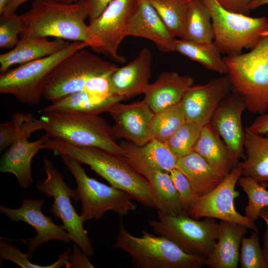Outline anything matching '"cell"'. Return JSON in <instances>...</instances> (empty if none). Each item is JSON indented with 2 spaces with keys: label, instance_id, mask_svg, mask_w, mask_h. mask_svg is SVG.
Here are the masks:
<instances>
[{
  "label": "cell",
  "instance_id": "38",
  "mask_svg": "<svg viewBox=\"0 0 268 268\" xmlns=\"http://www.w3.org/2000/svg\"><path fill=\"white\" fill-rule=\"evenodd\" d=\"M25 28L24 23L20 15L15 13L1 14L0 17V48H13L19 39Z\"/></svg>",
  "mask_w": 268,
  "mask_h": 268
},
{
  "label": "cell",
  "instance_id": "6",
  "mask_svg": "<svg viewBox=\"0 0 268 268\" xmlns=\"http://www.w3.org/2000/svg\"><path fill=\"white\" fill-rule=\"evenodd\" d=\"M59 155L75 180L76 199L77 202H81L79 214L83 223L89 220H98L108 211L122 216L136 210V205L132 202L133 198L129 194L90 177L81 163L72 156L64 154Z\"/></svg>",
  "mask_w": 268,
  "mask_h": 268
},
{
  "label": "cell",
  "instance_id": "2",
  "mask_svg": "<svg viewBox=\"0 0 268 268\" xmlns=\"http://www.w3.org/2000/svg\"><path fill=\"white\" fill-rule=\"evenodd\" d=\"M43 149L59 155L72 156L80 163L89 166L111 186L127 193L141 205L155 208L148 181L125 157L99 148L77 146L49 137L44 143Z\"/></svg>",
  "mask_w": 268,
  "mask_h": 268
},
{
  "label": "cell",
  "instance_id": "41",
  "mask_svg": "<svg viewBox=\"0 0 268 268\" xmlns=\"http://www.w3.org/2000/svg\"><path fill=\"white\" fill-rule=\"evenodd\" d=\"M73 252L71 253L67 268H93L94 266L86 255L75 243L73 245Z\"/></svg>",
  "mask_w": 268,
  "mask_h": 268
},
{
  "label": "cell",
  "instance_id": "12",
  "mask_svg": "<svg viewBox=\"0 0 268 268\" xmlns=\"http://www.w3.org/2000/svg\"><path fill=\"white\" fill-rule=\"evenodd\" d=\"M242 176L241 170L235 167L216 187L199 198L188 214L197 219L210 217L237 223L259 232L255 223L239 213L235 207V200L239 195L235 186Z\"/></svg>",
  "mask_w": 268,
  "mask_h": 268
},
{
  "label": "cell",
  "instance_id": "4",
  "mask_svg": "<svg viewBox=\"0 0 268 268\" xmlns=\"http://www.w3.org/2000/svg\"><path fill=\"white\" fill-rule=\"evenodd\" d=\"M232 92L241 96L246 110L263 114L268 108V36L249 52L223 58Z\"/></svg>",
  "mask_w": 268,
  "mask_h": 268
},
{
  "label": "cell",
  "instance_id": "5",
  "mask_svg": "<svg viewBox=\"0 0 268 268\" xmlns=\"http://www.w3.org/2000/svg\"><path fill=\"white\" fill-rule=\"evenodd\" d=\"M49 138L81 146L99 148L125 157L107 122L99 115L70 112H49L40 118Z\"/></svg>",
  "mask_w": 268,
  "mask_h": 268
},
{
  "label": "cell",
  "instance_id": "34",
  "mask_svg": "<svg viewBox=\"0 0 268 268\" xmlns=\"http://www.w3.org/2000/svg\"><path fill=\"white\" fill-rule=\"evenodd\" d=\"M237 184L248 197L244 215L254 222L259 218L261 210L268 207V191L265 186L249 177L241 176Z\"/></svg>",
  "mask_w": 268,
  "mask_h": 268
},
{
  "label": "cell",
  "instance_id": "39",
  "mask_svg": "<svg viewBox=\"0 0 268 268\" xmlns=\"http://www.w3.org/2000/svg\"><path fill=\"white\" fill-rule=\"evenodd\" d=\"M171 179L179 194L184 212L188 214L190 208L199 197L185 175L176 168L170 172Z\"/></svg>",
  "mask_w": 268,
  "mask_h": 268
},
{
  "label": "cell",
  "instance_id": "25",
  "mask_svg": "<svg viewBox=\"0 0 268 268\" xmlns=\"http://www.w3.org/2000/svg\"><path fill=\"white\" fill-rule=\"evenodd\" d=\"M122 100L115 95L105 96L84 88L52 102L40 110L39 113L70 112L99 115L108 112L115 104Z\"/></svg>",
  "mask_w": 268,
  "mask_h": 268
},
{
  "label": "cell",
  "instance_id": "16",
  "mask_svg": "<svg viewBox=\"0 0 268 268\" xmlns=\"http://www.w3.org/2000/svg\"><path fill=\"white\" fill-rule=\"evenodd\" d=\"M232 91L227 75L209 80L204 84L192 86L181 101L186 121L202 127L209 124L222 101Z\"/></svg>",
  "mask_w": 268,
  "mask_h": 268
},
{
  "label": "cell",
  "instance_id": "8",
  "mask_svg": "<svg viewBox=\"0 0 268 268\" xmlns=\"http://www.w3.org/2000/svg\"><path fill=\"white\" fill-rule=\"evenodd\" d=\"M118 67L85 48L61 62L46 79L43 97L53 102L84 89L93 79L112 74Z\"/></svg>",
  "mask_w": 268,
  "mask_h": 268
},
{
  "label": "cell",
  "instance_id": "19",
  "mask_svg": "<svg viewBox=\"0 0 268 268\" xmlns=\"http://www.w3.org/2000/svg\"><path fill=\"white\" fill-rule=\"evenodd\" d=\"M127 36L148 39L164 53L174 51L177 39L146 0H135L128 21Z\"/></svg>",
  "mask_w": 268,
  "mask_h": 268
},
{
  "label": "cell",
  "instance_id": "17",
  "mask_svg": "<svg viewBox=\"0 0 268 268\" xmlns=\"http://www.w3.org/2000/svg\"><path fill=\"white\" fill-rule=\"evenodd\" d=\"M108 113L114 121L111 128L115 139L122 138L138 146L152 139L151 126L155 113L144 100L129 104L117 102Z\"/></svg>",
  "mask_w": 268,
  "mask_h": 268
},
{
  "label": "cell",
  "instance_id": "45",
  "mask_svg": "<svg viewBox=\"0 0 268 268\" xmlns=\"http://www.w3.org/2000/svg\"><path fill=\"white\" fill-rule=\"evenodd\" d=\"M260 217L264 219L267 226L266 230L263 235V248L262 251L268 266V207H265L261 210Z\"/></svg>",
  "mask_w": 268,
  "mask_h": 268
},
{
  "label": "cell",
  "instance_id": "20",
  "mask_svg": "<svg viewBox=\"0 0 268 268\" xmlns=\"http://www.w3.org/2000/svg\"><path fill=\"white\" fill-rule=\"evenodd\" d=\"M152 56L147 48L140 50L137 56L121 67H118L109 78L110 93L123 100L143 92L151 77Z\"/></svg>",
  "mask_w": 268,
  "mask_h": 268
},
{
  "label": "cell",
  "instance_id": "35",
  "mask_svg": "<svg viewBox=\"0 0 268 268\" xmlns=\"http://www.w3.org/2000/svg\"><path fill=\"white\" fill-rule=\"evenodd\" d=\"M202 127L186 121L165 143L177 158L187 155L194 151Z\"/></svg>",
  "mask_w": 268,
  "mask_h": 268
},
{
  "label": "cell",
  "instance_id": "32",
  "mask_svg": "<svg viewBox=\"0 0 268 268\" xmlns=\"http://www.w3.org/2000/svg\"><path fill=\"white\" fill-rule=\"evenodd\" d=\"M189 0H146L177 38L184 37V22Z\"/></svg>",
  "mask_w": 268,
  "mask_h": 268
},
{
  "label": "cell",
  "instance_id": "9",
  "mask_svg": "<svg viewBox=\"0 0 268 268\" xmlns=\"http://www.w3.org/2000/svg\"><path fill=\"white\" fill-rule=\"evenodd\" d=\"M88 47L85 42L73 41L55 54L1 73L0 92L11 95L23 104H38L45 81L55 67L70 55Z\"/></svg>",
  "mask_w": 268,
  "mask_h": 268
},
{
  "label": "cell",
  "instance_id": "11",
  "mask_svg": "<svg viewBox=\"0 0 268 268\" xmlns=\"http://www.w3.org/2000/svg\"><path fill=\"white\" fill-rule=\"evenodd\" d=\"M43 169L46 174L45 179L36 182V189L44 195L53 198L50 212L63 222L62 226L70 235L71 240L89 258L94 251L87 232L83 225L79 214L71 204V197L77 203L75 190L65 182L62 174L55 167L51 160L45 158Z\"/></svg>",
  "mask_w": 268,
  "mask_h": 268
},
{
  "label": "cell",
  "instance_id": "30",
  "mask_svg": "<svg viewBox=\"0 0 268 268\" xmlns=\"http://www.w3.org/2000/svg\"><path fill=\"white\" fill-rule=\"evenodd\" d=\"M199 43H211L214 40L211 15L202 0H189L184 22V37Z\"/></svg>",
  "mask_w": 268,
  "mask_h": 268
},
{
  "label": "cell",
  "instance_id": "36",
  "mask_svg": "<svg viewBox=\"0 0 268 268\" xmlns=\"http://www.w3.org/2000/svg\"><path fill=\"white\" fill-rule=\"evenodd\" d=\"M71 250L67 249L59 256L58 260L55 262L47 266H42L31 263L27 254H24L18 250L9 242L0 237V260L9 261L22 268H59L66 267L68 264Z\"/></svg>",
  "mask_w": 268,
  "mask_h": 268
},
{
  "label": "cell",
  "instance_id": "47",
  "mask_svg": "<svg viewBox=\"0 0 268 268\" xmlns=\"http://www.w3.org/2000/svg\"><path fill=\"white\" fill-rule=\"evenodd\" d=\"M266 4H268V0H252L249 5V9H255Z\"/></svg>",
  "mask_w": 268,
  "mask_h": 268
},
{
  "label": "cell",
  "instance_id": "18",
  "mask_svg": "<svg viewBox=\"0 0 268 268\" xmlns=\"http://www.w3.org/2000/svg\"><path fill=\"white\" fill-rule=\"evenodd\" d=\"M245 109L243 97L232 91L220 103L209 123L226 144L237 164L244 150L242 116Z\"/></svg>",
  "mask_w": 268,
  "mask_h": 268
},
{
  "label": "cell",
  "instance_id": "37",
  "mask_svg": "<svg viewBox=\"0 0 268 268\" xmlns=\"http://www.w3.org/2000/svg\"><path fill=\"white\" fill-rule=\"evenodd\" d=\"M239 263L241 268H268L260 244L259 232L253 231L241 240Z\"/></svg>",
  "mask_w": 268,
  "mask_h": 268
},
{
  "label": "cell",
  "instance_id": "22",
  "mask_svg": "<svg viewBox=\"0 0 268 268\" xmlns=\"http://www.w3.org/2000/svg\"><path fill=\"white\" fill-rule=\"evenodd\" d=\"M194 82L188 75L173 71L162 72L147 86L143 100L155 113L160 112L180 103Z\"/></svg>",
  "mask_w": 268,
  "mask_h": 268
},
{
  "label": "cell",
  "instance_id": "31",
  "mask_svg": "<svg viewBox=\"0 0 268 268\" xmlns=\"http://www.w3.org/2000/svg\"><path fill=\"white\" fill-rule=\"evenodd\" d=\"M174 51L199 62L205 68L227 74V69L221 57V53L214 42L199 43L183 39H177Z\"/></svg>",
  "mask_w": 268,
  "mask_h": 268
},
{
  "label": "cell",
  "instance_id": "29",
  "mask_svg": "<svg viewBox=\"0 0 268 268\" xmlns=\"http://www.w3.org/2000/svg\"><path fill=\"white\" fill-rule=\"evenodd\" d=\"M145 177L150 185L155 209L161 213L177 215L185 213L179 194L169 172L153 171Z\"/></svg>",
  "mask_w": 268,
  "mask_h": 268
},
{
  "label": "cell",
  "instance_id": "24",
  "mask_svg": "<svg viewBox=\"0 0 268 268\" xmlns=\"http://www.w3.org/2000/svg\"><path fill=\"white\" fill-rule=\"evenodd\" d=\"M70 44L66 40L46 37L20 38L10 51L0 55V71H6L12 66L24 64L44 58L63 49Z\"/></svg>",
  "mask_w": 268,
  "mask_h": 268
},
{
  "label": "cell",
  "instance_id": "10",
  "mask_svg": "<svg viewBox=\"0 0 268 268\" xmlns=\"http://www.w3.org/2000/svg\"><path fill=\"white\" fill-rule=\"evenodd\" d=\"M157 219H150L148 225L159 235L173 241L185 252L207 258L218 239L219 223L216 219L202 220L188 214L171 215L157 211Z\"/></svg>",
  "mask_w": 268,
  "mask_h": 268
},
{
  "label": "cell",
  "instance_id": "48",
  "mask_svg": "<svg viewBox=\"0 0 268 268\" xmlns=\"http://www.w3.org/2000/svg\"><path fill=\"white\" fill-rule=\"evenodd\" d=\"M11 0H0V14H2Z\"/></svg>",
  "mask_w": 268,
  "mask_h": 268
},
{
  "label": "cell",
  "instance_id": "43",
  "mask_svg": "<svg viewBox=\"0 0 268 268\" xmlns=\"http://www.w3.org/2000/svg\"><path fill=\"white\" fill-rule=\"evenodd\" d=\"M90 22L98 18L113 0H83Z\"/></svg>",
  "mask_w": 268,
  "mask_h": 268
},
{
  "label": "cell",
  "instance_id": "14",
  "mask_svg": "<svg viewBox=\"0 0 268 268\" xmlns=\"http://www.w3.org/2000/svg\"><path fill=\"white\" fill-rule=\"evenodd\" d=\"M45 204L42 199L24 198L18 208L0 205V212L6 215L11 222L22 221L32 226L36 235L23 240L27 245V254L31 257L41 245L51 240L65 243L72 241L69 233L62 225L56 224L52 218L44 215L41 208Z\"/></svg>",
  "mask_w": 268,
  "mask_h": 268
},
{
  "label": "cell",
  "instance_id": "42",
  "mask_svg": "<svg viewBox=\"0 0 268 268\" xmlns=\"http://www.w3.org/2000/svg\"><path fill=\"white\" fill-rule=\"evenodd\" d=\"M225 9L235 13L248 15L252 0H217Z\"/></svg>",
  "mask_w": 268,
  "mask_h": 268
},
{
  "label": "cell",
  "instance_id": "27",
  "mask_svg": "<svg viewBox=\"0 0 268 268\" xmlns=\"http://www.w3.org/2000/svg\"><path fill=\"white\" fill-rule=\"evenodd\" d=\"M264 135L245 129L246 156L237 165L242 176L251 177L261 184L268 183V135Z\"/></svg>",
  "mask_w": 268,
  "mask_h": 268
},
{
  "label": "cell",
  "instance_id": "3",
  "mask_svg": "<svg viewBox=\"0 0 268 268\" xmlns=\"http://www.w3.org/2000/svg\"><path fill=\"white\" fill-rule=\"evenodd\" d=\"M142 236L129 232L120 218L114 247L126 252L136 268H200L206 258L188 254L167 237L143 229Z\"/></svg>",
  "mask_w": 268,
  "mask_h": 268
},
{
  "label": "cell",
  "instance_id": "46",
  "mask_svg": "<svg viewBox=\"0 0 268 268\" xmlns=\"http://www.w3.org/2000/svg\"><path fill=\"white\" fill-rule=\"evenodd\" d=\"M29 0H11L9 3L5 7L4 10L1 14H9L11 13H15L16 9L18 7L25 2H26ZM61 2L72 3L78 0H54ZM0 14V15H1Z\"/></svg>",
  "mask_w": 268,
  "mask_h": 268
},
{
  "label": "cell",
  "instance_id": "1",
  "mask_svg": "<svg viewBox=\"0 0 268 268\" xmlns=\"http://www.w3.org/2000/svg\"><path fill=\"white\" fill-rule=\"evenodd\" d=\"M25 28L20 38L53 37L87 43L101 53V44L86 25L88 17L83 0L67 3L34 0L30 8L20 15Z\"/></svg>",
  "mask_w": 268,
  "mask_h": 268
},
{
  "label": "cell",
  "instance_id": "7",
  "mask_svg": "<svg viewBox=\"0 0 268 268\" xmlns=\"http://www.w3.org/2000/svg\"><path fill=\"white\" fill-rule=\"evenodd\" d=\"M211 15L213 42L221 54L239 55L250 50L268 36V19L229 11L217 0H202Z\"/></svg>",
  "mask_w": 268,
  "mask_h": 268
},
{
  "label": "cell",
  "instance_id": "40",
  "mask_svg": "<svg viewBox=\"0 0 268 268\" xmlns=\"http://www.w3.org/2000/svg\"><path fill=\"white\" fill-rule=\"evenodd\" d=\"M32 115L20 112L14 113L10 121L0 124V151H3L13 142L20 129Z\"/></svg>",
  "mask_w": 268,
  "mask_h": 268
},
{
  "label": "cell",
  "instance_id": "15",
  "mask_svg": "<svg viewBox=\"0 0 268 268\" xmlns=\"http://www.w3.org/2000/svg\"><path fill=\"white\" fill-rule=\"evenodd\" d=\"M135 0H113L88 25L101 44V53L119 63L126 61L119 55L118 49L127 36L128 21Z\"/></svg>",
  "mask_w": 268,
  "mask_h": 268
},
{
  "label": "cell",
  "instance_id": "44",
  "mask_svg": "<svg viewBox=\"0 0 268 268\" xmlns=\"http://www.w3.org/2000/svg\"><path fill=\"white\" fill-rule=\"evenodd\" d=\"M251 132L265 135L268 133V108L266 112L259 116L246 128Z\"/></svg>",
  "mask_w": 268,
  "mask_h": 268
},
{
  "label": "cell",
  "instance_id": "23",
  "mask_svg": "<svg viewBox=\"0 0 268 268\" xmlns=\"http://www.w3.org/2000/svg\"><path fill=\"white\" fill-rule=\"evenodd\" d=\"M248 229L237 223L220 220L216 243L206 258L211 268H237L239 263L241 240Z\"/></svg>",
  "mask_w": 268,
  "mask_h": 268
},
{
  "label": "cell",
  "instance_id": "13",
  "mask_svg": "<svg viewBox=\"0 0 268 268\" xmlns=\"http://www.w3.org/2000/svg\"><path fill=\"white\" fill-rule=\"evenodd\" d=\"M43 121L31 116L22 126L13 142L1 157L0 172L14 175L21 188H27L33 183L31 161L43 149L49 136L45 134L34 141H29L28 138L33 132L43 130Z\"/></svg>",
  "mask_w": 268,
  "mask_h": 268
},
{
  "label": "cell",
  "instance_id": "26",
  "mask_svg": "<svg viewBox=\"0 0 268 268\" xmlns=\"http://www.w3.org/2000/svg\"><path fill=\"white\" fill-rule=\"evenodd\" d=\"M176 168L187 178L199 198L214 189L226 176L195 151L178 158Z\"/></svg>",
  "mask_w": 268,
  "mask_h": 268
},
{
  "label": "cell",
  "instance_id": "28",
  "mask_svg": "<svg viewBox=\"0 0 268 268\" xmlns=\"http://www.w3.org/2000/svg\"><path fill=\"white\" fill-rule=\"evenodd\" d=\"M194 151L225 176L237 165L226 144L209 124L202 127Z\"/></svg>",
  "mask_w": 268,
  "mask_h": 268
},
{
  "label": "cell",
  "instance_id": "33",
  "mask_svg": "<svg viewBox=\"0 0 268 268\" xmlns=\"http://www.w3.org/2000/svg\"><path fill=\"white\" fill-rule=\"evenodd\" d=\"M185 121L181 102L155 113L151 126L152 139L165 143Z\"/></svg>",
  "mask_w": 268,
  "mask_h": 268
},
{
  "label": "cell",
  "instance_id": "21",
  "mask_svg": "<svg viewBox=\"0 0 268 268\" xmlns=\"http://www.w3.org/2000/svg\"><path fill=\"white\" fill-rule=\"evenodd\" d=\"M119 144L125 152V159L143 177L153 171L169 173L176 168L178 158L165 143L151 139L138 146L126 140Z\"/></svg>",
  "mask_w": 268,
  "mask_h": 268
}]
</instances>
